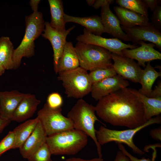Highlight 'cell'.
Instances as JSON below:
<instances>
[{"label": "cell", "mask_w": 161, "mask_h": 161, "mask_svg": "<svg viewBox=\"0 0 161 161\" xmlns=\"http://www.w3.org/2000/svg\"><path fill=\"white\" fill-rule=\"evenodd\" d=\"M41 102L35 95L27 93L14 112L11 121L20 122L30 118L36 111Z\"/></svg>", "instance_id": "obj_18"}, {"label": "cell", "mask_w": 161, "mask_h": 161, "mask_svg": "<svg viewBox=\"0 0 161 161\" xmlns=\"http://www.w3.org/2000/svg\"><path fill=\"white\" fill-rule=\"evenodd\" d=\"M58 74L67 97L81 99L91 92L92 84L89 74L80 67Z\"/></svg>", "instance_id": "obj_7"}, {"label": "cell", "mask_w": 161, "mask_h": 161, "mask_svg": "<svg viewBox=\"0 0 161 161\" xmlns=\"http://www.w3.org/2000/svg\"><path fill=\"white\" fill-rule=\"evenodd\" d=\"M75 47L80 66L87 71L112 67V53L108 50L78 41Z\"/></svg>", "instance_id": "obj_6"}, {"label": "cell", "mask_w": 161, "mask_h": 161, "mask_svg": "<svg viewBox=\"0 0 161 161\" xmlns=\"http://www.w3.org/2000/svg\"><path fill=\"white\" fill-rule=\"evenodd\" d=\"M47 136L74 129L73 123L62 113V108L52 109L46 103L37 113V117Z\"/></svg>", "instance_id": "obj_8"}, {"label": "cell", "mask_w": 161, "mask_h": 161, "mask_svg": "<svg viewBox=\"0 0 161 161\" xmlns=\"http://www.w3.org/2000/svg\"><path fill=\"white\" fill-rule=\"evenodd\" d=\"M89 74L92 84L117 75L113 67L97 69L90 71Z\"/></svg>", "instance_id": "obj_28"}, {"label": "cell", "mask_w": 161, "mask_h": 161, "mask_svg": "<svg viewBox=\"0 0 161 161\" xmlns=\"http://www.w3.org/2000/svg\"><path fill=\"white\" fill-rule=\"evenodd\" d=\"M161 123V117L159 115L151 118L143 125L134 129L117 130L101 126L98 130H96V135L101 146L113 141L125 143L131 148L134 153L142 155L145 153L134 144L133 140L134 136L140 131L150 125Z\"/></svg>", "instance_id": "obj_5"}, {"label": "cell", "mask_w": 161, "mask_h": 161, "mask_svg": "<svg viewBox=\"0 0 161 161\" xmlns=\"http://www.w3.org/2000/svg\"><path fill=\"white\" fill-rule=\"evenodd\" d=\"M39 121L38 118L28 120L13 130L15 142L13 149L20 148L35 129Z\"/></svg>", "instance_id": "obj_25"}, {"label": "cell", "mask_w": 161, "mask_h": 161, "mask_svg": "<svg viewBox=\"0 0 161 161\" xmlns=\"http://www.w3.org/2000/svg\"><path fill=\"white\" fill-rule=\"evenodd\" d=\"M114 2L113 0H97L95 1L92 6L95 9H97L107 4H112Z\"/></svg>", "instance_id": "obj_35"}, {"label": "cell", "mask_w": 161, "mask_h": 161, "mask_svg": "<svg viewBox=\"0 0 161 161\" xmlns=\"http://www.w3.org/2000/svg\"><path fill=\"white\" fill-rule=\"evenodd\" d=\"M110 4L101 7L100 17L104 32L121 40L130 41L127 34L122 30L118 18L111 10Z\"/></svg>", "instance_id": "obj_15"}, {"label": "cell", "mask_w": 161, "mask_h": 161, "mask_svg": "<svg viewBox=\"0 0 161 161\" xmlns=\"http://www.w3.org/2000/svg\"><path fill=\"white\" fill-rule=\"evenodd\" d=\"M27 94L16 90L0 92L1 118L11 121L15 110Z\"/></svg>", "instance_id": "obj_16"}, {"label": "cell", "mask_w": 161, "mask_h": 161, "mask_svg": "<svg viewBox=\"0 0 161 161\" xmlns=\"http://www.w3.org/2000/svg\"><path fill=\"white\" fill-rule=\"evenodd\" d=\"M40 1V0H31L30 1V5L33 12L38 11V4Z\"/></svg>", "instance_id": "obj_41"}, {"label": "cell", "mask_w": 161, "mask_h": 161, "mask_svg": "<svg viewBox=\"0 0 161 161\" xmlns=\"http://www.w3.org/2000/svg\"><path fill=\"white\" fill-rule=\"evenodd\" d=\"M137 44L140 45L136 48L126 49L122 51L123 56L137 61L140 66L145 68V63L153 60L161 59V53L155 49V45L152 43H146L144 41L138 42Z\"/></svg>", "instance_id": "obj_13"}, {"label": "cell", "mask_w": 161, "mask_h": 161, "mask_svg": "<svg viewBox=\"0 0 161 161\" xmlns=\"http://www.w3.org/2000/svg\"><path fill=\"white\" fill-rule=\"evenodd\" d=\"M15 142L13 131H10L0 142V156L8 150L13 149Z\"/></svg>", "instance_id": "obj_30"}, {"label": "cell", "mask_w": 161, "mask_h": 161, "mask_svg": "<svg viewBox=\"0 0 161 161\" xmlns=\"http://www.w3.org/2000/svg\"><path fill=\"white\" fill-rule=\"evenodd\" d=\"M121 27L134 44L136 45L140 41H148L154 44L161 50V31L151 23L131 28Z\"/></svg>", "instance_id": "obj_10"}, {"label": "cell", "mask_w": 161, "mask_h": 161, "mask_svg": "<svg viewBox=\"0 0 161 161\" xmlns=\"http://www.w3.org/2000/svg\"><path fill=\"white\" fill-rule=\"evenodd\" d=\"M112 67L117 75L134 83H139L142 69L134 60L112 53Z\"/></svg>", "instance_id": "obj_12"}, {"label": "cell", "mask_w": 161, "mask_h": 161, "mask_svg": "<svg viewBox=\"0 0 161 161\" xmlns=\"http://www.w3.org/2000/svg\"><path fill=\"white\" fill-rule=\"evenodd\" d=\"M51 15V26L57 31L63 32L66 30L64 19V13L61 0H48Z\"/></svg>", "instance_id": "obj_24"}, {"label": "cell", "mask_w": 161, "mask_h": 161, "mask_svg": "<svg viewBox=\"0 0 161 161\" xmlns=\"http://www.w3.org/2000/svg\"><path fill=\"white\" fill-rule=\"evenodd\" d=\"M113 161H131L121 151H118L116 155L114 160Z\"/></svg>", "instance_id": "obj_38"}, {"label": "cell", "mask_w": 161, "mask_h": 161, "mask_svg": "<svg viewBox=\"0 0 161 161\" xmlns=\"http://www.w3.org/2000/svg\"><path fill=\"white\" fill-rule=\"evenodd\" d=\"M6 69L0 62V77L4 72Z\"/></svg>", "instance_id": "obj_42"}, {"label": "cell", "mask_w": 161, "mask_h": 161, "mask_svg": "<svg viewBox=\"0 0 161 161\" xmlns=\"http://www.w3.org/2000/svg\"><path fill=\"white\" fill-rule=\"evenodd\" d=\"M11 121L9 120L0 117V133H1L4 128L10 123Z\"/></svg>", "instance_id": "obj_40"}, {"label": "cell", "mask_w": 161, "mask_h": 161, "mask_svg": "<svg viewBox=\"0 0 161 161\" xmlns=\"http://www.w3.org/2000/svg\"><path fill=\"white\" fill-rule=\"evenodd\" d=\"M87 137L83 132L73 129L47 136L46 143L52 155H74L86 145Z\"/></svg>", "instance_id": "obj_4"}, {"label": "cell", "mask_w": 161, "mask_h": 161, "mask_svg": "<svg viewBox=\"0 0 161 161\" xmlns=\"http://www.w3.org/2000/svg\"><path fill=\"white\" fill-rule=\"evenodd\" d=\"M117 143L120 150L127 156L131 161H154L155 160L152 159L150 160L148 159H147L145 158H142L141 159H138L130 154L126 149L122 143Z\"/></svg>", "instance_id": "obj_33"}, {"label": "cell", "mask_w": 161, "mask_h": 161, "mask_svg": "<svg viewBox=\"0 0 161 161\" xmlns=\"http://www.w3.org/2000/svg\"><path fill=\"white\" fill-rule=\"evenodd\" d=\"M95 113V107L81 98L68 112L67 117L72 122L74 129L83 132L93 140L96 145L99 157L102 158L101 146L97 140L95 128V122L100 121Z\"/></svg>", "instance_id": "obj_3"}, {"label": "cell", "mask_w": 161, "mask_h": 161, "mask_svg": "<svg viewBox=\"0 0 161 161\" xmlns=\"http://www.w3.org/2000/svg\"><path fill=\"white\" fill-rule=\"evenodd\" d=\"M47 137L39 121L33 132L19 149L20 153L22 157L27 159L46 143Z\"/></svg>", "instance_id": "obj_17"}, {"label": "cell", "mask_w": 161, "mask_h": 161, "mask_svg": "<svg viewBox=\"0 0 161 161\" xmlns=\"http://www.w3.org/2000/svg\"><path fill=\"white\" fill-rule=\"evenodd\" d=\"M46 103L50 108L52 109L61 108L63 103V98L58 93L52 92L48 95Z\"/></svg>", "instance_id": "obj_31"}, {"label": "cell", "mask_w": 161, "mask_h": 161, "mask_svg": "<svg viewBox=\"0 0 161 161\" xmlns=\"http://www.w3.org/2000/svg\"><path fill=\"white\" fill-rule=\"evenodd\" d=\"M95 1V0H87L86 1L88 5L89 6H92L94 4Z\"/></svg>", "instance_id": "obj_43"}, {"label": "cell", "mask_w": 161, "mask_h": 161, "mask_svg": "<svg viewBox=\"0 0 161 161\" xmlns=\"http://www.w3.org/2000/svg\"><path fill=\"white\" fill-rule=\"evenodd\" d=\"M120 6L148 17V8L143 0H117Z\"/></svg>", "instance_id": "obj_27"}, {"label": "cell", "mask_w": 161, "mask_h": 161, "mask_svg": "<svg viewBox=\"0 0 161 161\" xmlns=\"http://www.w3.org/2000/svg\"><path fill=\"white\" fill-rule=\"evenodd\" d=\"M50 149L45 143L27 159L28 161H52Z\"/></svg>", "instance_id": "obj_29"}, {"label": "cell", "mask_w": 161, "mask_h": 161, "mask_svg": "<svg viewBox=\"0 0 161 161\" xmlns=\"http://www.w3.org/2000/svg\"><path fill=\"white\" fill-rule=\"evenodd\" d=\"M78 42L93 44L105 49L112 53L123 56L122 51L126 49H133L139 46L130 44H126L118 38H106L95 35L84 28L83 33L76 38Z\"/></svg>", "instance_id": "obj_9"}, {"label": "cell", "mask_w": 161, "mask_h": 161, "mask_svg": "<svg viewBox=\"0 0 161 161\" xmlns=\"http://www.w3.org/2000/svg\"><path fill=\"white\" fill-rule=\"evenodd\" d=\"M129 85L128 80L119 75L109 77L92 85L91 93L92 97L98 100L102 97Z\"/></svg>", "instance_id": "obj_14"}, {"label": "cell", "mask_w": 161, "mask_h": 161, "mask_svg": "<svg viewBox=\"0 0 161 161\" xmlns=\"http://www.w3.org/2000/svg\"><path fill=\"white\" fill-rule=\"evenodd\" d=\"M116 15L121 26L131 28L145 25L149 22L148 17L120 6L114 7Z\"/></svg>", "instance_id": "obj_19"}, {"label": "cell", "mask_w": 161, "mask_h": 161, "mask_svg": "<svg viewBox=\"0 0 161 161\" xmlns=\"http://www.w3.org/2000/svg\"><path fill=\"white\" fill-rule=\"evenodd\" d=\"M129 89L131 92L136 95L142 103L145 118L147 121L153 116L160 115L161 113V97H150L140 94L136 89Z\"/></svg>", "instance_id": "obj_22"}, {"label": "cell", "mask_w": 161, "mask_h": 161, "mask_svg": "<svg viewBox=\"0 0 161 161\" xmlns=\"http://www.w3.org/2000/svg\"><path fill=\"white\" fill-rule=\"evenodd\" d=\"M95 107L97 115L114 126L132 129L147 121L142 103L129 88L120 89L102 97Z\"/></svg>", "instance_id": "obj_1"}, {"label": "cell", "mask_w": 161, "mask_h": 161, "mask_svg": "<svg viewBox=\"0 0 161 161\" xmlns=\"http://www.w3.org/2000/svg\"><path fill=\"white\" fill-rule=\"evenodd\" d=\"M150 135L152 138L157 140H161V126L157 129H152L150 132Z\"/></svg>", "instance_id": "obj_36"}, {"label": "cell", "mask_w": 161, "mask_h": 161, "mask_svg": "<svg viewBox=\"0 0 161 161\" xmlns=\"http://www.w3.org/2000/svg\"><path fill=\"white\" fill-rule=\"evenodd\" d=\"M80 66L75 47L71 41H66L58 60V73L76 69Z\"/></svg>", "instance_id": "obj_20"}, {"label": "cell", "mask_w": 161, "mask_h": 161, "mask_svg": "<svg viewBox=\"0 0 161 161\" xmlns=\"http://www.w3.org/2000/svg\"><path fill=\"white\" fill-rule=\"evenodd\" d=\"M25 32L20 45L14 49L13 60V69L18 68L23 57L30 58L35 54V40L43 32L45 22L42 13L33 12L26 16Z\"/></svg>", "instance_id": "obj_2"}, {"label": "cell", "mask_w": 161, "mask_h": 161, "mask_svg": "<svg viewBox=\"0 0 161 161\" xmlns=\"http://www.w3.org/2000/svg\"><path fill=\"white\" fill-rule=\"evenodd\" d=\"M75 27L73 26L64 32H61L53 28L48 22H45V28L42 36L50 42L53 51V66L54 71L58 74V65L65 44L67 35Z\"/></svg>", "instance_id": "obj_11"}, {"label": "cell", "mask_w": 161, "mask_h": 161, "mask_svg": "<svg viewBox=\"0 0 161 161\" xmlns=\"http://www.w3.org/2000/svg\"><path fill=\"white\" fill-rule=\"evenodd\" d=\"M64 19L66 23L73 22L78 24L95 35L101 36L104 32L101 18L98 16L79 17L64 13Z\"/></svg>", "instance_id": "obj_21"}, {"label": "cell", "mask_w": 161, "mask_h": 161, "mask_svg": "<svg viewBox=\"0 0 161 161\" xmlns=\"http://www.w3.org/2000/svg\"><path fill=\"white\" fill-rule=\"evenodd\" d=\"M149 97L154 98L161 97V82L160 81H159L157 85L155 86L154 89L152 90Z\"/></svg>", "instance_id": "obj_34"}, {"label": "cell", "mask_w": 161, "mask_h": 161, "mask_svg": "<svg viewBox=\"0 0 161 161\" xmlns=\"http://www.w3.org/2000/svg\"><path fill=\"white\" fill-rule=\"evenodd\" d=\"M13 44L8 37H0V62L6 70L13 69Z\"/></svg>", "instance_id": "obj_26"}, {"label": "cell", "mask_w": 161, "mask_h": 161, "mask_svg": "<svg viewBox=\"0 0 161 161\" xmlns=\"http://www.w3.org/2000/svg\"><path fill=\"white\" fill-rule=\"evenodd\" d=\"M161 75V72L156 71L151 66L150 62H147L141 73L139 83L141 84L142 87L138 91L140 94L149 97L153 90L152 88L154 82Z\"/></svg>", "instance_id": "obj_23"}, {"label": "cell", "mask_w": 161, "mask_h": 161, "mask_svg": "<svg viewBox=\"0 0 161 161\" xmlns=\"http://www.w3.org/2000/svg\"><path fill=\"white\" fill-rule=\"evenodd\" d=\"M151 23L159 30L161 29V6H158L153 11Z\"/></svg>", "instance_id": "obj_32"}, {"label": "cell", "mask_w": 161, "mask_h": 161, "mask_svg": "<svg viewBox=\"0 0 161 161\" xmlns=\"http://www.w3.org/2000/svg\"></svg>", "instance_id": "obj_44"}, {"label": "cell", "mask_w": 161, "mask_h": 161, "mask_svg": "<svg viewBox=\"0 0 161 161\" xmlns=\"http://www.w3.org/2000/svg\"><path fill=\"white\" fill-rule=\"evenodd\" d=\"M143 1L148 8L152 11L158 6V1L157 0H143Z\"/></svg>", "instance_id": "obj_37"}, {"label": "cell", "mask_w": 161, "mask_h": 161, "mask_svg": "<svg viewBox=\"0 0 161 161\" xmlns=\"http://www.w3.org/2000/svg\"><path fill=\"white\" fill-rule=\"evenodd\" d=\"M65 161H104L102 158L97 157L91 159L86 160L80 158L72 157L68 158Z\"/></svg>", "instance_id": "obj_39"}]
</instances>
